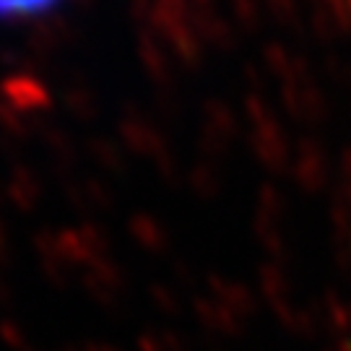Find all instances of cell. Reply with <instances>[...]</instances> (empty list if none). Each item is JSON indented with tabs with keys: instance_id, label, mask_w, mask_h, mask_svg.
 I'll list each match as a JSON object with an SVG mask.
<instances>
[{
	"instance_id": "cell-1",
	"label": "cell",
	"mask_w": 351,
	"mask_h": 351,
	"mask_svg": "<svg viewBox=\"0 0 351 351\" xmlns=\"http://www.w3.org/2000/svg\"><path fill=\"white\" fill-rule=\"evenodd\" d=\"M60 3L65 0H0V24L39 19L45 13L55 11Z\"/></svg>"
}]
</instances>
